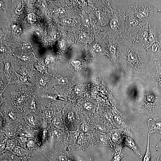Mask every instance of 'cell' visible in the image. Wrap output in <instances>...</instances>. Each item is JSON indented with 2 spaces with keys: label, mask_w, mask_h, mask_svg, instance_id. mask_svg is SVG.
<instances>
[{
  "label": "cell",
  "mask_w": 161,
  "mask_h": 161,
  "mask_svg": "<svg viewBox=\"0 0 161 161\" xmlns=\"http://www.w3.org/2000/svg\"><path fill=\"white\" fill-rule=\"evenodd\" d=\"M118 64L120 72L131 79L148 75L157 63L148 55L146 49L129 37H123L118 43Z\"/></svg>",
  "instance_id": "obj_1"
},
{
  "label": "cell",
  "mask_w": 161,
  "mask_h": 161,
  "mask_svg": "<svg viewBox=\"0 0 161 161\" xmlns=\"http://www.w3.org/2000/svg\"><path fill=\"white\" fill-rule=\"evenodd\" d=\"M134 107L138 113L161 118V94L149 85L140 88Z\"/></svg>",
  "instance_id": "obj_2"
},
{
  "label": "cell",
  "mask_w": 161,
  "mask_h": 161,
  "mask_svg": "<svg viewBox=\"0 0 161 161\" xmlns=\"http://www.w3.org/2000/svg\"><path fill=\"white\" fill-rule=\"evenodd\" d=\"M161 10L143 1H137L129 6L128 14L131 15L143 22H148L154 18Z\"/></svg>",
  "instance_id": "obj_3"
},
{
  "label": "cell",
  "mask_w": 161,
  "mask_h": 161,
  "mask_svg": "<svg viewBox=\"0 0 161 161\" xmlns=\"http://www.w3.org/2000/svg\"><path fill=\"white\" fill-rule=\"evenodd\" d=\"M127 14L124 11H116L110 21L109 27L116 36L122 37V34L125 31V22Z\"/></svg>",
  "instance_id": "obj_4"
},
{
  "label": "cell",
  "mask_w": 161,
  "mask_h": 161,
  "mask_svg": "<svg viewBox=\"0 0 161 161\" xmlns=\"http://www.w3.org/2000/svg\"><path fill=\"white\" fill-rule=\"evenodd\" d=\"M148 22H147L142 28L131 34L129 36L134 42L138 44L146 49L149 45L148 40Z\"/></svg>",
  "instance_id": "obj_5"
},
{
  "label": "cell",
  "mask_w": 161,
  "mask_h": 161,
  "mask_svg": "<svg viewBox=\"0 0 161 161\" xmlns=\"http://www.w3.org/2000/svg\"><path fill=\"white\" fill-rule=\"evenodd\" d=\"M147 22L141 21L133 16L127 14L125 22V31L127 36L140 29Z\"/></svg>",
  "instance_id": "obj_6"
},
{
  "label": "cell",
  "mask_w": 161,
  "mask_h": 161,
  "mask_svg": "<svg viewBox=\"0 0 161 161\" xmlns=\"http://www.w3.org/2000/svg\"><path fill=\"white\" fill-rule=\"evenodd\" d=\"M147 53L150 58L154 61L161 63V43L157 41L146 49Z\"/></svg>",
  "instance_id": "obj_7"
},
{
  "label": "cell",
  "mask_w": 161,
  "mask_h": 161,
  "mask_svg": "<svg viewBox=\"0 0 161 161\" xmlns=\"http://www.w3.org/2000/svg\"><path fill=\"white\" fill-rule=\"evenodd\" d=\"M127 135L123 131L118 129H114L111 131V140L116 146V151L122 148L124 139Z\"/></svg>",
  "instance_id": "obj_8"
},
{
  "label": "cell",
  "mask_w": 161,
  "mask_h": 161,
  "mask_svg": "<svg viewBox=\"0 0 161 161\" xmlns=\"http://www.w3.org/2000/svg\"><path fill=\"white\" fill-rule=\"evenodd\" d=\"M148 32L149 47L154 43L158 41V36L160 32L158 22H154L148 24Z\"/></svg>",
  "instance_id": "obj_9"
},
{
  "label": "cell",
  "mask_w": 161,
  "mask_h": 161,
  "mask_svg": "<svg viewBox=\"0 0 161 161\" xmlns=\"http://www.w3.org/2000/svg\"><path fill=\"white\" fill-rule=\"evenodd\" d=\"M160 64L157 63L151 70L149 75L155 82L154 86L161 94V66Z\"/></svg>",
  "instance_id": "obj_10"
},
{
  "label": "cell",
  "mask_w": 161,
  "mask_h": 161,
  "mask_svg": "<svg viewBox=\"0 0 161 161\" xmlns=\"http://www.w3.org/2000/svg\"><path fill=\"white\" fill-rule=\"evenodd\" d=\"M126 146L131 149L137 156L140 158L143 155L139 150L136 143L133 140L132 135H127L125 137L122 144V146Z\"/></svg>",
  "instance_id": "obj_11"
},
{
  "label": "cell",
  "mask_w": 161,
  "mask_h": 161,
  "mask_svg": "<svg viewBox=\"0 0 161 161\" xmlns=\"http://www.w3.org/2000/svg\"><path fill=\"white\" fill-rule=\"evenodd\" d=\"M148 122L149 128L148 134L151 135V134L155 133L161 134V118H150Z\"/></svg>",
  "instance_id": "obj_12"
},
{
  "label": "cell",
  "mask_w": 161,
  "mask_h": 161,
  "mask_svg": "<svg viewBox=\"0 0 161 161\" xmlns=\"http://www.w3.org/2000/svg\"><path fill=\"white\" fill-rule=\"evenodd\" d=\"M109 51L110 56L114 62L117 64V58L118 52V45L115 41L111 42L109 46Z\"/></svg>",
  "instance_id": "obj_13"
},
{
  "label": "cell",
  "mask_w": 161,
  "mask_h": 161,
  "mask_svg": "<svg viewBox=\"0 0 161 161\" xmlns=\"http://www.w3.org/2000/svg\"><path fill=\"white\" fill-rule=\"evenodd\" d=\"M98 138L100 142L102 145H107L109 144V139L106 134L99 132L98 134Z\"/></svg>",
  "instance_id": "obj_14"
},
{
  "label": "cell",
  "mask_w": 161,
  "mask_h": 161,
  "mask_svg": "<svg viewBox=\"0 0 161 161\" xmlns=\"http://www.w3.org/2000/svg\"><path fill=\"white\" fill-rule=\"evenodd\" d=\"M150 135L148 134L147 139V144L146 151L143 157V161H150L151 159V154L149 149V138Z\"/></svg>",
  "instance_id": "obj_15"
},
{
  "label": "cell",
  "mask_w": 161,
  "mask_h": 161,
  "mask_svg": "<svg viewBox=\"0 0 161 161\" xmlns=\"http://www.w3.org/2000/svg\"><path fill=\"white\" fill-rule=\"evenodd\" d=\"M13 150L14 153L18 156L23 157L28 154L27 150L20 147L16 146Z\"/></svg>",
  "instance_id": "obj_16"
},
{
  "label": "cell",
  "mask_w": 161,
  "mask_h": 161,
  "mask_svg": "<svg viewBox=\"0 0 161 161\" xmlns=\"http://www.w3.org/2000/svg\"><path fill=\"white\" fill-rule=\"evenodd\" d=\"M124 155V153L122 148L116 151L111 161H120Z\"/></svg>",
  "instance_id": "obj_17"
},
{
  "label": "cell",
  "mask_w": 161,
  "mask_h": 161,
  "mask_svg": "<svg viewBox=\"0 0 161 161\" xmlns=\"http://www.w3.org/2000/svg\"><path fill=\"white\" fill-rule=\"evenodd\" d=\"M15 145L16 143L13 140H8L6 145V149L10 150L13 149L15 148Z\"/></svg>",
  "instance_id": "obj_18"
},
{
  "label": "cell",
  "mask_w": 161,
  "mask_h": 161,
  "mask_svg": "<svg viewBox=\"0 0 161 161\" xmlns=\"http://www.w3.org/2000/svg\"><path fill=\"white\" fill-rule=\"evenodd\" d=\"M61 36L60 32L57 30L55 31L52 33V39L54 41H56L59 39Z\"/></svg>",
  "instance_id": "obj_19"
},
{
  "label": "cell",
  "mask_w": 161,
  "mask_h": 161,
  "mask_svg": "<svg viewBox=\"0 0 161 161\" xmlns=\"http://www.w3.org/2000/svg\"><path fill=\"white\" fill-rule=\"evenodd\" d=\"M27 119L29 123H28L30 124V125L35 126V119L34 117L32 115H30L27 117Z\"/></svg>",
  "instance_id": "obj_20"
},
{
  "label": "cell",
  "mask_w": 161,
  "mask_h": 161,
  "mask_svg": "<svg viewBox=\"0 0 161 161\" xmlns=\"http://www.w3.org/2000/svg\"><path fill=\"white\" fill-rule=\"evenodd\" d=\"M71 65L74 67L76 68L79 67L81 65V62L80 61L77 59H74L71 61Z\"/></svg>",
  "instance_id": "obj_21"
},
{
  "label": "cell",
  "mask_w": 161,
  "mask_h": 161,
  "mask_svg": "<svg viewBox=\"0 0 161 161\" xmlns=\"http://www.w3.org/2000/svg\"><path fill=\"white\" fill-rule=\"evenodd\" d=\"M67 79L64 77H61L58 78L57 79L58 83L61 85L66 84L67 83Z\"/></svg>",
  "instance_id": "obj_22"
},
{
  "label": "cell",
  "mask_w": 161,
  "mask_h": 161,
  "mask_svg": "<svg viewBox=\"0 0 161 161\" xmlns=\"http://www.w3.org/2000/svg\"><path fill=\"white\" fill-rule=\"evenodd\" d=\"M83 107L87 110L90 111L92 108V104L90 102H86L84 104Z\"/></svg>",
  "instance_id": "obj_23"
},
{
  "label": "cell",
  "mask_w": 161,
  "mask_h": 161,
  "mask_svg": "<svg viewBox=\"0 0 161 161\" xmlns=\"http://www.w3.org/2000/svg\"><path fill=\"white\" fill-rule=\"evenodd\" d=\"M63 22L65 25L70 26L72 24V20L68 18H65L63 19Z\"/></svg>",
  "instance_id": "obj_24"
},
{
  "label": "cell",
  "mask_w": 161,
  "mask_h": 161,
  "mask_svg": "<svg viewBox=\"0 0 161 161\" xmlns=\"http://www.w3.org/2000/svg\"><path fill=\"white\" fill-rule=\"evenodd\" d=\"M24 47L27 50H30L32 48V45L30 42H25L23 44Z\"/></svg>",
  "instance_id": "obj_25"
},
{
  "label": "cell",
  "mask_w": 161,
  "mask_h": 161,
  "mask_svg": "<svg viewBox=\"0 0 161 161\" xmlns=\"http://www.w3.org/2000/svg\"><path fill=\"white\" fill-rule=\"evenodd\" d=\"M23 7L21 5H18L15 10V12L18 14L22 12Z\"/></svg>",
  "instance_id": "obj_26"
},
{
  "label": "cell",
  "mask_w": 161,
  "mask_h": 161,
  "mask_svg": "<svg viewBox=\"0 0 161 161\" xmlns=\"http://www.w3.org/2000/svg\"><path fill=\"white\" fill-rule=\"evenodd\" d=\"M34 14L33 13H29L27 16V20L29 22H32L33 21Z\"/></svg>",
  "instance_id": "obj_27"
},
{
  "label": "cell",
  "mask_w": 161,
  "mask_h": 161,
  "mask_svg": "<svg viewBox=\"0 0 161 161\" xmlns=\"http://www.w3.org/2000/svg\"><path fill=\"white\" fill-rule=\"evenodd\" d=\"M84 139V136L83 134H81L78 137V143L80 144L83 143Z\"/></svg>",
  "instance_id": "obj_28"
},
{
  "label": "cell",
  "mask_w": 161,
  "mask_h": 161,
  "mask_svg": "<svg viewBox=\"0 0 161 161\" xmlns=\"http://www.w3.org/2000/svg\"><path fill=\"white\" fill-rule=\"evenodd\" d=\"M94 48L95 51L97 52L100 53L103 51L102 47L98 44H96L95 45Z\"/></svg>",
  "instance_id": "obj_29"
},
{
  "label": "cell",
  "mask_w": 161,
  "mask_h": 161,
  "mask_svg": "<svg viewBox=\"0 0 161 161\" xmlns=\"http://www.w3.org/2000/svg\"><path fill=\"white\" fill-rule=\"evenodd\" d=\"M82 89L81 87L79 86H76L75 89V91L76 93L79 94L82 92Z\"/></svg>",
  "instance_id": "obj_30"
},
{
  "label": "cell",
  "mask_w": 161,
  "mask_h": 161,
  "mask_svg": "<svg viewBox=\"0 0 161 161\" xmlns=\"http://www.w3.org/2000/svg\"><path fill=\"white\" fill-rule=\"evenodd\" d=\"M81 128L82 130L84 132H86L89 130L88 126L85 123H83L82 124L81 126Z\"/></svg>",
  "instance_id": "obj_31"
},
{
  "label": "cell",
  "mask_w": 161,
  "mask_h": 161,
  "mask_svg": "<svg viewBox=\"0 0 161 161\" xmlns=\"http://www.w3.org/2000/svg\"><path fill=\"white\" fill-rule=\"evenodd\" d=\"M68 119L69 121H72L74 119L73 113L72 112H69L68 115Z\"/></svg>",
  "instance_id": "obj_32"
},
{
  "label": "cell",
  "mask_w": 161,
  "mask_h": 161,
  "mask_svg": "<svg viewBox=\"0 0 161 161\" xmlns=\"http://www.w3.org/2000/svg\"><path fill=\"white\" fill-rule=\"evenodd\" d=\"M65 12V10L63 8H60L58 11V14L60 15H62L64 14Z\"/></svg>",
  "instance_id": "obj_33"
},
{
  "label": "cell",
  "mask_w": 161,
  "mask_h": 161,
  "mask_svg": "<svg viewBox=\"0 0 161 161\" xmlns=\"http://www.w3.org/2000/svg\"><path fill=\"white\" fill-rule=\"evenodd\" d=\"M53 135L56 137L60 136L61 134V133L59 131H55L53 133Z\"/></svg>",
  "instance_id": "obj_34"
},
{
  "label": "cell",
  "mask_w": 161,
  "mask_h": 161,
  "mask_svg": "<svg viewBox=\"0 0 161 161\" xmlns=\"http://www.w3.org/2000/svg\"><path fill=\"white\" fill-rule=\"evenodd\" d=\"M35 104L34 100H32L31 103V108L33 109H35Z\"/></svg>",
  "instance_id": "obj_35"
},
{
  "label": "cell",
  "mask_w": 161,
  "mask_h": 161,
  "mask_svg": "<svg viewBox=\"0 0 161 161\" xmlns=\"http://www.w3.org/2000/svg\"><path fill=\"white\" fill-rule=\"evenodd\" d=\"M21 32V29L20 27H18L15 31V33L17 35H19Z\"/></svg>",
  "instance_id": "obj_36"
},
{
  "label": "cell",
  "mask_w": 161,
  "mask_h": 161,
  "mask_svg": "<svg viewBox=\"0 0 161 161\" xmlns=\"http://www.w3.org/2000/svg\"><path fill=\"white\" fill-rule=\"evenodd\" d=\"M0 150H1V152H2V151H3L6 148H5V145L4 144L2 143H1L0 144Z\"/></svg>",
  "instance_id": "obj_37"
},
{
  "label": "cell",
  "mask_w": 161,
  "mask_h": 161,
  "mask_svg": "<svg viewBox=\"0 0 161 161\" xmlns=\"http://www.w3.org/2000/svg\"><path fill=\"white\" fill-rule=\"evenodd\" d=\"M156 161H161V152L159 153L157 155Z\"/></svg>",
  "instance_id": "obj_38"
},
{
  "label": "cell",
  "mask_w": 161,
  "mask_h": 161,
  "mask_svg": "<svg viewBox=\"0 0 161 161\" xmlns=\"http://www.w3.org/2000/svg\"><path fill=\"white\" fill-rule=\"evenodd\" d=\"M18 27L16 24H13L12 26V29L13 31L15 32Z\"/></svg>",
  "instance_id": "obj_39"
},
{
  "label": "cell",
  "mask_w": 161,
  "mask_h": 161,
  "mask_svg": "<svg viewBox=\"0 0 161 161\" xmlns=\"http://www.w3.org/2000/svg\"><path fill=\"white\" fill-rule=\"evenodd\" d=\"M86 37V35L85 33H82L80 35V38L81 39L84 38Z\"/></svg>",
  "instance_id": "obj_40"
},
{
  "label": "cell",
  "mask_w": 161,
  "mask_h": 161,
  "mask_svg": "<svg viewBox=\"0 0 161 161\" xmlns=\"http://www.w3.org/2000/svg\"><path fill=\"white\" fill-rule=\"evenodd\" d=\"M46 81L43 79H41L40 80L39 83H40L42 85H44L46 83Z\"/></svg>",
  "instance_id": "obj_41"
},
{
  "label": "cell",
  "mask_w": 161,
  "mask_h": 161,
  "mask_svg": "<svg viewBox=\"0 0 161 161\" xmlns=\"http://www.w3.org/2000/svg\"><path fill=\"white\" fill-rule=\"evenodd\" d=\"M24 97H21L19 98L17 100V102L18 103H20L22 102L24 100Z\"/></svg>",
  "instance_id": "obj_42"
},
{
  "label": "cell",
  "mask_w": 161,
  "mask_h": 161,
  "mask_svg": "<svg viewBox=\"0 0 161 161\" xmlns=\"http://www.w3.org/2000/svg\"><path fill=\"white\" fill-rule=\"evenodd\" d=\"M0 8L1 10H4L5 8V6L4 3L1 1H0Z\"/></svg>",
  "instance_id": "obj_43"
},
{
  "label": "cell",
  "mask_w": 161,
  "mask_h": 161,
  "mask_svg": "<svg viewBox=\"0 0 161 161\" xmlns=\"http://www.w3.org/2000/svg\"><path fill=\"white\" fill-rule=\"evenodd\" d=\"M41 6L42 8H45L46 7V4L44 1H42L40 3Z\"/></svg>",
  "instance_id": "obj_44"
},
{
  "label": "cell",
  "mask_w": 161,
  "mask_h": 161,
  "mask_svg": "<svg viewBox=\"0 0 161 161\" xmlns=\"http://www.w3.org/2000/svg\"><path fill=\"white\" fill-rule=\"evenodd\" d=\"M20 79L23 82H25L27 81V79L24 77L21 76L20 78Z\"/></svg>",
  "instance_id": "obj_45"
},
{
  "label": "cell",
  "mask_w": 161,
  "mask_h": 161,
  "mask_svg": "<svg viewBox=\"0 0 161 161\" xmlns=\"http://www.w3.org/2000/svg\"><path fill=\"white\" fill-rule=\"evenodd\" d=\"M0 50L1 52H4L5 51V48L2 45L0 46Z\"/></svg>",
  "instance_id": "obj_46"
},
{
  "label": "cell",
  "mask_w": 161,
  "mask_h": 161,
  "mask_svg": "<svg viewBox=\"0 0 161 161\" xmlns=\"http://www.w3.org/2000/svg\"><path fill=\"white\" fill-rule=\"evenodd\" d=\"M54 123L55 126H59L60 123L59 121L57 120H55V122Z\"/></svg>",
  "instance_id": "obj_47"
},
{
  "label": "cell",
  "mask_w": 161,
  "mask_h": 161,
  "mask_svg": "<svg viewBox=\"0 0 161 161\" xmlns=\"http://www.w3.org/2000/svg\"><path fill=\"white\" fill-rule=\"evenodd\" d=\"M35 32L38 35H40L41 34V31L39 29H37L36 30Z\"/></svg>",
  "instance_id": "obj_48"
},
{
  "label": "cell",
  "mask_w": 161,
  "mask_h": 161,
  "mask_svg": "<svg viewBox=\"0 0 161 161\" xmlns=\"http://www.w3.org/2000/svg\"><path fill=\"white\" fill-rule=\"evenodd\" d=\"M10 67V65L9 63H7L5 65V68L6 70H8Z\"/></svg>",
  "instance_id": "obj_49"
},
{
  "label": "cell",
  "mask_w": 161,
  "mask_h": 161,
  "mask_svg": "<svg viewBox=\"0 0 161 161\" xmlns=\"http://www.w3.org/2000/svg\"><path fill=\"white\" fill-rule=\"evenodd\" d=\"M61 47H63L65 45V41H61L60 44Z\"/></svg>",
  "instance_id": "obj_50"
},
{
  "label": "cell",
  "mask_w": 161,
  "mask_h": 161,
  "mask_svg": "<svg viewBox=\"0 0 161 161\" xmlns=\"http://www.w3.org/2000/svg\"><path fill=\"white\" fill-rule=\"evenodd\" d=\"M156 147L161 148V139L158 144L157 145Z\"/></svg>",
  "instance_id": "obj_51"
}]
</instances>
